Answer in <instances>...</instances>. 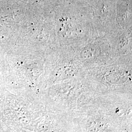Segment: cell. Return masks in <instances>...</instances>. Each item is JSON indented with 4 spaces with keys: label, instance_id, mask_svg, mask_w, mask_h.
I'll return each mask as SVG.
<instances>
[{
    "label": "cell",
    "instance_id": "1",
    "mask_svg": "<svg viewBox=\"0 0 132 132\" xmlns=\"http://www.w3.org/2000/svg\"><path fill=\"white\" fill-rule=\"evenodd\" d=\"M65 116L75 132H132L131 123L123 121L93 104Z\"/></svg>",
    "mask_w": 132,
    "mask_h": 132
},
{
    "label": "cell",
    "instance_id": "3",
    "mask_svg": "<svg viewBox=\"0 0 132 132\" xmlns=\"http://www.w3.org/2000/svg\"><path fill=\"white\" fill-rule=\"evenodd\" d=\"M39 126L41 132H75L65 115L47 111Z\"/></svg>",
    "mask_w": 132,
    "mask_h": 132
},
{
    "label": "cell",
    "instance_id": "2",
    "mask_svg": "<svg viewBox=\"0 0 132 132\" xmlns=\"http://www.w3.org/2000/svg\"><path fill=\"white\" fill-rule=\"evenodd\" d=\"M90 104L101 109L123 121L132 124L131 98L128 99L95 98Z\"/></svg>",
    "mask_w": 132,
    "mask_h": 132
}]
</instances>
